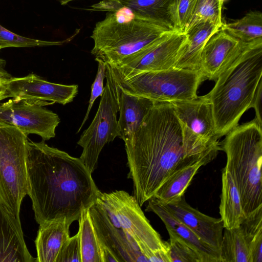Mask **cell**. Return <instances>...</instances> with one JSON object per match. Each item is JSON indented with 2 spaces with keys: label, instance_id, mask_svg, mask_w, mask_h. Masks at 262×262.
<instances>
[{
  "label": "cell",
  "instance_id": "cell-2",
  "mask_svg": "<svg viewBox=\"0 0 262 262\" xmlns=\"http://www.w3.org/2000/svg\"><path fill=\"white\" fill-rule=\"evenodd\" d=\"M26 167L28 195L39 225L78 221L101 193L79 158L49 146L44 140H28Z\"/></svg>",
  "mask_w": 262,
  "mask_h": 262
},
{
  "label": "cell",
  "instance_id": "cell-24",
  "mask_svg": "<svg viewBox=\"0 0 262 262\" xmlns=\"http://www.w3.org/2000/svg\"><path fill=\"white\" fill-rule=\"evenodd\" d=\"M220 256L221 262H250L249 244L240 226L224 229Z\"/></svg>",
  "mask_w": 262,
  "mask_h": 262
},
{
  "label": "cell",
  "instance_id": "cell-12",
  "mask_svg": "<svg viewBox=\"0 0 262 262\" xmlns=\"http://www.w3.org/2000/svg\"><path fill=\"white\" fill-rule=\"evenodd\" d=\"M89 211L102 262L148 261L133 239L113 225L101 203L97 201Z\"/></svg>",
  "mask_w": 262,
  "mask_h": 262
},
{
  "label": "cell",
  "instance_id": "cell-27",
  "mask_svg": "<svg viewBox=\"0 0 262 262\" xmlns=\"http://www.w3.org/2000/svg\"><path fill=\"white\" fill-rule=\"evenodd\" d=\"M228 34L243 41H251L262 37V13L250 11L235 21L225 23L222 27Z\"/></svg>",
  "mask_w": 262,
  "mask_h": 262
},
{
  "label": "cell",
  "instance_id": "cell-38",
  "mask_svg": "<svg viewBox=\"0 0 262 262\" xmlns=\"http://www.w3.org/2000/svg\"><path fill=\"white\" fill-rule=\"evenodd\" d=\"M8 97V94L6 91V89L0 90V101L5 99Z\"/></svg>",
  "mask_w": 262,
  "mask_h": 262
},
{
  "label": "cell",
  "instance_id": "cell-4",
  "mask_svg": "<svg viewBox=\"0 0 262 262\" xmlns=\"http://www.w3.org/2000/svg\"><path fill=\"white\" fill-rule=\"evenodd\" d=\"M220 146L227 157L224 168L235 183L247 216L262 207V125L254 119L237 125Z\"/></svg>",
  "mask_w": 262,
  "mask_h": 262
},
{
  "label": "cell",
  "instance_id": "cell-8",
  "mask_svg": "<svg viewBox=\"0 0 262 262\" xmlns=\"http://www.w3.org/2000/svg\"><path fill=\"white\" fill-rule=\"evenodd\" d=\"M27 136L15 126L0 123V203L19 220L28 195Z\"/></svg>",
  "mask_w": 262,
  "mask_h": 262
},
{
  "label": "cell",
  "instance_id": "cell-29",
  "mask_svg": "<svg viewBox=\"0 0 262 262\" xmlns=\"http://www.w3.org/2000/svg\"><path fill=\"white\" fill-rule=\"evenodd\" d=\"M223 4L219 0H198L193 15L184 33L192 27L205 22H210L222 27Z\"/></svg>",
  "mask_w": 262,
  "mask_h": 262
},
{
  "label": "cell",
  "instance_id": "cell-11",
  "mask_svg": "<svg viewBox=\"0 0 262 262\" xmlns=\"http://www.w3.org/2000/svg\"><path fill=\"white\" fill-rule=\"evenodd\" d=\"M54 102L13 98L0 103V123L13 126L28 137L36 134L47 141L55 137L58 115L44 106Z\"/></svg>",
  "mask_w": 262,
  "mask_h": 262
},
{
  "label": "cell",
  "instance_id": "cell-31",
  "mask_svg": "<svg viewBox=\"0 0 262 262\" xmlns=\"http://www.w3.org/2000/svg\"><path fill=\"white\" fill-rule=\"evenodd\" d=\"M62 44L61 41L39 40L19 35L12 32L0 25V47H46Z\"/></svg>",
  "mask_w": 262,
  "mask_h": 262
},
{
  "label": "cell",
  "instance_id": "cell-39",
  "mask_svg": "<svg viewBox=\"0 0 262 262\" xmlns=\"http://www.w3.org/2000/svg\"><path fill=\"white\" fill-rule=\"evenodd\" d=\"M2 49L0 47V50ZM5 64V61L2 59L0 58V71L5 72V71L3 69V67Z\"/></svg>",
  "mask_w": 262,
  "mask_h": 262
},
{
  "label": "cell",
  "instance_id": "cell-14",
  "mask_svg": "<svg viewBox=\"0 0 262 262\" xmlns=\"http://www.w3.org/2000/svg\"><path fill=\"white\" fill-rule=\"evenodd\" d=\"M250 42L239 40L222 28L212 35L204 47L201 56L200 71L206 80L215 81Z\"/></svg>",
  "mask_w": 262,
  "mask_h": 262
},
{
  "label": "cell",
  "instance_id": "cell-7",
  "mask_svg": "<svg viewBox=\"0 0 262 262\" xmlns=\"http://www.w3.org/2000/svg\"><path fill=\"white\" fill-rule=\"evenodd\" d=\"M112 77L127 93L154 102H167L195 98L199 86L206 80L200 71L176 68L141 72L126 78Z\"/></svg>",
  "mask_w": 262,
  "mask_h": 262
},
{
  "label": "cell",
  "instance_id": "cell-5",
  "mask_svg": "<svg viewBox=\"0 0 262 262\" xmlns=\"http://www.w3.org/2000/svg\"><path fill=\"white\" fill-rule=\"evenodd\" d=\"M170 30L124 8L107 13L98 21L91 37L94 46L91 53L110 66L152 44Z\"/></svg>",
  "mask_w": 262,
  "mask_h": 262
},
{
  "label": "cell",
  "instance_id": "cell-34",
  "mask_svg": "<svg viewBox=\"0 0 262 262\" xmlns=\"http://www.w3.org/2000/svg\"><path fill=\"white\" fill-rule=\"evenodd\" d=\"M56 262H81L78 233L70 237L63 244Z\"/></svg>",
  "mask_w": 262,
  "mask_h": 262
},
{
  "label": "cell",
  "instance_id": "cell-15",
  "mask_svg": "<svg viewBox=\"0 0 262 262\" xmlns=\"http://www.w3.org/2000/svg\"><path fill=\"white\" fill-rule=\"evenodd\" d=\"M164 205L202 241L220 253L224 229L221 217L208 216L193 208L186 201L184 195Z\"/></svg>",
  "mask_w": 262,
  "mask_h": 262
},
{
  "label": "cell",
  "instance_id": "cell-13",
  "mask_svg": "<svg viewBox=\"0 0 262 262\" xmlns=\"http://www.w3.org/2000/svg\"><path fill=\"white\" fill-rule=\"evenodd\" d=\"M8 97L16 100L49 101L66 105L73 101L78 92L77 84L49 82L34 74L23 77H11L6 83Z\"/></svg>",
  "mask_w": 262,
  "mask_h": 262
},
{
  "label": "cell",
  "instance_id": "cell-41",
  "mask_svg": "<svg viewBox=\"0 0 262 262\" xmlns=\"http://www.w3.org/2000/svg\"><path fill=\"white\" fill-rule=\"evenodd\" d=\"M220 1V2L224 4V3L227 1V0H219Z\"/></svg>",
  "mask_w": 262,
  "mask_h": 262
},
{
  "label": "cell",
  "instance_id": "cell-30",
  "mask_svg": "<svg viewBox=\"0 0 262 262\" xmlns=\"http://www.w3.org/2000/svg\"><path fill=\"white\" fill-rule=\"evenodd\" d=\"M198 0H171L168 14L174 31L184 32L191 20Z\"/></svg>",
  "mask_w": 262,
  "mask_h": 262
},
{
  "label": "cell",
  "instance_id": "cell-19",
  "mask_svg": "<svg viewBox=\"0 0 262 262\" xmlns=\"http://www.w3.org/2000/svg\"><path fill=\"white\" fill-rule=\"evenodd\" d=\"M145 211L157 214L164 224L169 234H172L187 244L198 253L203 262H221L219 251L202 241L155 198L147 201Z\"/></svg>",
  "mask_w": 262,
  "mask_h": 262
},
{
  "label": "cell",
  "instance_id": "cell-17",
  "mask_svg": "<svg viewBox=\"0 0 262 262\" xmlns=\"http://www.w3.org/2000/svg\"><path fill=\"white\" fill-rule=\"evenodd\" d=\"M35 261L26 244L20 220L0 203V262Z\"/></svg>",
  "mask_w": 262,
  "mask_h": 262
},
{
  "label": "cell",
  "instance_id": "cell-32",
  "mask_svg": "<svg viewBox=\"0 0 262 262\" xmlns=\"http://www.w3.org/2000/svg\"><path fill=\"white\" fill-rule=\"evenodd\" d=\"M170 262H203L198 253L181 238L169 234Z\"/></svg>",
  "mask_w": 262,
  "mask_h": 262
},
{
  "label": "cell",
  "instance_id": "cell-36",
  "mask_svg": "<svg viewBox=\"0 0 262 262\" xmlns=\"http://www.w3.org/2000/svg\"><path fill=\"white\" fill-rule=\"evenodd\" d=\"M261 102H262V79L259 81L257 88L253 98L251 108L253 107L255 112L254 119L262 125L261 119Z\"/></svg>",
  "mask_w": 262,
  "mask_h": 262
},
{
  "label": "cell",
  "instance_id": "cell-26",
  "mask_svg": "<svg viewBox=\"0 0 262 262\" xmlns=\"http://www.w3.org/2000/svg\"><path fill=\"white\" fill-rule=\"evenodd\" d=\"M77 221L81 262H102L89 209L82 212Z\"/></svg>",
  "mask_w": 262,
  "mask_h": 262
},
{
  "label": "cell",
  "instance_id": "cell-10",
  "mask_svg": "<svg viewBox=\"0 0 262 262\" xmlns=\"http://www.w3.org/2000/svg\"><path fill=\"white\" fill-rule=\"evenodd\" d=\"M187 40L186 33L170 31L118 64H106L112 76L119 78H126L144 72L168 70L174 68L180 51Z\"/></svg>",
  "mask_w": 262,
  "mask_h": 262
},
{
  "label": "cell",
  "instance_id": "cell-35",
  "mask_svg": "<svg viewBox=\"0 0 262 262\" xmlns=\"http://www.w3.org/2000/svg\"><path fill=\"white\" fill-rule=\"evenodd\" d=\"M92 9L115 12L124 7L119 0H102L91 6Z\"/></svg>",
  "mask_w": 262,
  "mask_h": 262
},
{
  "label": "cell",
  "instance_id": "cell-1",
  "mask_svg": "<svg viewBox=\"0 0 262 262\" xmlns=\"http://www.w3.org/2000/svg\"><path fill=\"white\" fill-rule=\"evenodd\" d=\"M125 148L128 178L141 207L178 169L199 161L207 165L221 150L218 140L194 133L167 102H154Z\"/></svg>",
  "mask_w": 262,
  "mask_h": 262
},
{
  "label": "cell",
  "instance_id": "cell-22",
  "mask_svg": "<svg viewBox=\"0 0 262 262\" xmlns=\"http://www.w3.org/2000/svg\"><path fill=\"white\" fill-rule=\"evenodd\" d=\"M222 192L219 206L220 214L224 229L239 226L246 217L240 195L230 173L224 168L222 174Z\"/></svg>",
  "mask_w": 262,
  "mask_h": 262
},
{
  "label": "cell",
  "instance_id": "cell-25",
  "mask_svg": "<svg viewBox=\"0 0 262 262\" xmlns=\"http://www.w3.org/2000/svg\"><path fill=\"white\" fill-rule=\"evenodd\" d=\"M136 14L170 30L168 7L171 0H119Z\"/></svg>",
  "mask_w": 262,
  "mask_h": 262
},
{
  "label": "cell",
  "instance_id": "cell-9",
  "mask_svg": "<svg viewBox=\"0 0 262 262\" xmlns=\"http://www.w3.org/2000/svg\"><path fill=\"white\" fill-rule=\"evenodd\" d=\"M105 75L106 82L96 114L77 142L82 148L79 159L92 174L97 167L98 158L104 145L117 137L119 105L115 81L107 65Z\"/></svg>",
  "mask_w": 262,
  "mask_h": 262
},
{
  "label": "cell",
  "instance_id": "cell-16",
  "mask_svg": "<svg viewBox=\"0 0 262 262\" xmlns=\"http://www.w3.org/2000/svg\"><path fill=\"white\" fill-rule=\"evenodd\" d=\"M170 103L178 118L194 133L206 140H218L212 105L207 94Z\"/></svg>",
  "mask_w": 262,
  "mask_h": 262
},
{
  "label": "cell",
  "instance_id": "cell-3",
  "mask_svg": "<svg viewBox=\"0 0 262 262\" xmlns=\"http://www.w3.org/2000/svg\"><path fill=\"white\" fill-rule=\"evenodd\" d=\"M262 76V37L249 42L207 94L217 138L235 127L251 103Z\"/></svg>",
  "mask_w": 262,
  "mask_h": 262
},
{
  "label": "cell",
  "instance_id": "cell-28",
  "mask_svg": "<svg viewBox=\"0 0 262 262\" xmlns=\"http://www.w3.org/2000/svg\"><path fill=\"white\" fill-rule=\"evenodd\" d=\"M239 226L249 244L251 262H262V207L246 216Z\"/></svg>",
  "mask_w": 262,
  "mask_h": 262
},
{
  "label": "cell",
  "instance_id": "cell-6",
  "mask_svg": "<svg viewBox=\"0 0 262 262\" xmlns=\"http://www.w3.org/2000/svg\"><path fill=\"white\" fill-rule=\"evenodd\" d=\"M97 201L113 225L133 239L148 262H170L168 243L151 226L134 196L115 190L101 192Z\"/></svg>",
  "mask_w": 262,
  "mask_h": 262
},
{
  "label": "cell",
  "instance_id": "cell-23",
  "mask_svg": "<svg viewBox=\"0 0 262 262\" xmlns=\"http://www.w3.org/2000/svg\"><path fill=\"white\" fill-rule=\"evenodd\" d=\"M204 162L199 161L178 169L159 187L154 195L158 202L166 205L182 195Z\"/></svg>",
  "mask_w": 262,
  "mask_h": 262
},
{
  "label": "cell",
  "instance_id": "cell-21",
  "mask_svg": "<svg viewBox=\"0 0 262 262\" xmlns=\"http://www.w3.org/2000/svg\"><path fill=\"white\" fill-rule=\"evenodd\" d=\"M221 28L219 25L205 22L187 31L185 33L187 40L180 51L174 68L200 71L203 49L210 37Z\"/></svg>",
  "mask_w": 262,
  "mask_h": 262
},
{
  "label": "cell",
  "instance_id": "cell-37",
  "mask_svg": "<svg viewBox=\"0 0 262 262\" xmlns=\"http://www.w3.org/2000/svg\"><path fill=\"white\" fill-rule=\"evenodd\" d=\"M11 77L6 71H0V90L5 89L6 83Z\"/></svg>",
  "mask_w": 262,
  "mask_h": 262
},
{
  "label": "cell",
  "instance_id": "cell-33",
  "mask_svg": "<svg viewBox=\"0 0 262 262\" xmlns=\"http://www.w3.org/2000/svg\"><path fill=\"white\" fill-rule=\"evenodd\" d=\"M95 60L98 63V70L94 81L91 86V92L89 105L84 119L76 134H78L80 131L88 120L95 101L98 97H101L103 93V81L106 75V64L100 59L95 58Z\"/></svg>",
  "mask_w": 262,
  "mask_h": 262
},
{
  "label": "cell",
  "instance_id": "cell-20",
  "mask_svg": "<svg viewBox=\"0 0 262 262\" xmlns=\"http://www.w3.org/2000/svg\"><path fill=\"white\" fill-rule=\"evenodd\" d=\"M72 223L54 220L39 225L35 240L36 262H56L60 250L70 236Z\"/></svg>",
  "mask_w": 262,
  "mask_h": 262
},
{
  "label": "cell",
  "instance_id": "cell-18",
  "mask_svg": "<svg viewBox=\"0 0 262 262\" xmlns=\"http://www.w3.org/2000/svg\"><path fill=\"white\" fill-rule=\"evenodd\" d=\"M115 83L120 113L117 123V137L126 145L132 142L135 133L155 102L127 93L115 82Z\"/></svg>",
  "mask_w": 262,
  "mask_h": 262
},
{
  "label": "cell",
  "instance_id": "cell-40",
  "mask_svg": "<svg viewBox=\"0 0 262 262\" xmlns=\"http://www.w3.org/2000/svg\"><path fill=\"white\" fill-rule=\"evenodd\" d=\"M74 1V0H59L60 3L61 5H66L68 3H69L70 2H71V1Z\"/></svg>",
  "mask_w": 262,
  "mask_h": 262
}]
</instances>
